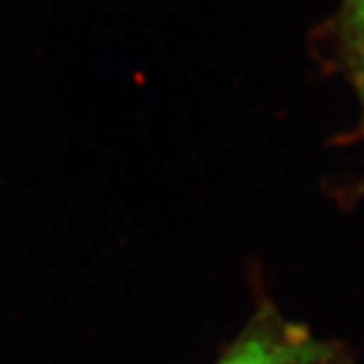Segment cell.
I'll return each mask as SVG.
<instances>
[{
    "mask_svg": "<svg viewBox=\"0 0 364 364\" xmlns=\"http://www.w3.org/2000/svg\"><path fill=\"white\" fill-rule=\"evenodd\" d=\"M340 348L308 328L261 310L217 364H338Z\"/></svg>",
    "mask_w": 364,
    "mask_h": 364,
    "instance_id": "obj_1",
    "label": "cell"
},
{
    "mask_svg": "<svg viewBox=\"0 0 364 364\" xmlns=\"http://www.w3.org/2000/svg\"><path fill=\"white\" fill-rule=\"evenodd\" d=\"M344 33L364 105V0H344Z\"/></svg>",
    "mask_w": 364,
    "mask_h": 364,
    "instance_id": "obj_2",
    "label": "cell"
}]
</instances>
